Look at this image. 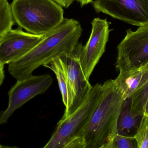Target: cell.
Here are the masks:
<instances>
[{
  "label": "cell",
  "instance_id": "obj_1",
  "mask_svg": "<svg viewBox=\"0 0 148 148\" xmlns=\"http://www.w3.org/2000/svg\"><path fill=\"white\" fill-rule=\"evenodd\" d=\"M82 33L78 21L65 18L60 26L44 34L29 52L9 63V73L17 81L30 76L39 67L73 52L79 43Z\"/></svg>",
  "mask_w": 148,
  "mask_h": 148
},
{
  "label": "cell",
  "instance_id": "obj_2",
  "mask_svg": "<svg viewBox=\"0 0 148 148\" xmlns=\"http://www.w3.org/2000/svg\"><path fill=\"white\" fill-rule=\"evenodd\" d=\"M115 79L101 87L100 96L80 138L81 148H108L118 134L117 121L126 101Z\"/></svg>",
  "mask_w": 148,
  "mask_h": 148
},
{
  "label": "cell",
  "instance_id": "obj_3",
  "mask_svg": "<svg viewBox=\"0 0 148 148\" xmlns=\"http://www.w3.org/2000/svg\"><path fill=\"white\" fill-rule=\"evenodd\" d=\"M10 5L15 23L34 34H47L65 19L62 6L54 0H13Z\"/></svg>",
  "mask_w": 148,
  "mask_h": 148
},
{
  "label": "cell",
  "instance_id": "obj_4",
  "mask_svg": "<svg viewBox=\"0 0 148 148\" xmlns=\"http://www.w3.org/2000/svg\"><path fill=\"white\" fill-rule=\"evenodd\" d=\"M101 84L92 86L80 106L71 115L62 118L44 148H81L80 138L100 96Z\"/></svg>",
  "mask_w": 148,
  "mask_h": 148
},
{
  "label": "cell",
  "instance_id": "obj_5",
  "mask_svg": "<svg viewBox=\"0 0 148 148\" xmlns=\"http://www.w3.org/2000/svg\"><path fill=\"white\" fill-rule=\"evenodd\" d=\"M116 67L119 71L139 68L148 63V25L127 34L117 46Z\"/></svg>",
  "mask_w": 148,
  "mask_h": 148
},
{
  "label": "cell",
  "instance_id": "obj_6",
  "mask_svg": "<svg viewBox=\"0 0 148 148\" xmlns=\"http://www.w3.org/2000/svg\"><path fill=\"white\" fill-rule=\"evenodd\" d=\"M53 79L49 74L31 75L17 81L9 91L8 104L0 112V125L5 124L16 109L35 96L46 92L52 85Z\"/></svg>",
  "mask_w": 148,
  "mask_h": 148
},
{
  "label": "cell",
  "instance_id": "obj_7",
  "mask_svg": "<svg viewBox=\"0 0 148 148\" xmlns=\"http://www.w3.org/2000/svg\"><path fill=\"white\" fill-rule=\"evenodd\" d=\"M91 3L97 13L134 26L148 25V0H95Z\"/></svg>",
  "mask_w": 148,
  "mask_h": 148
},
{
  "label": "cell",
  "instance_id": "obj_8",
  "mask_svg": "<svg viewBox=\"0 0 148 148\" xmlns=\"http://www.w3.org/2000/svg\"><path fill=\"white\" fill-rule=\"evenodd\" d=\"M107 19L95 18L91 22V33L86 45L83 46L80 61L84 75L89 80L100 58L105 52L110 30Z\"/></svg>",
  "mask_w": 148,
  "mask_h": 148
},
{
  "label": "cell",
  "instance_id": "obj_9",
  "mask_svg": "<svg viewBox=\"0 0 148 148\" xmlns=\"http://www.w3.org/2000/svg\"><path fill=\"white\" fill-rule=\"evenodd\" d=\"M44 35L24 32L20 27L11 29L0 38V62L8 64L21 58L36 46Z\"/></svg>",
  "mask_w": 148,
  "mask_h": 148
},
{
  "label": "cell",
  "instance_id": "obj_10",
  "mask_svg": "<svg viewBox=\"0 0 148 148\" xmlns=\"http://www.w3.org/2000/svg\"><path fill=\"white\" fill-rule=\"evenodd\" d=\"M82 47V43H79L73 52L60 57L66 68L73 98V113L82 103L92 87L89 80L85 77L80 63V54Z\"/></svg>",
  "mask_w": 148,
  "mask_h": 148
},
{
  "label": "cell",
  "instance_id": "obj_11",
  "mask_svg": "<svg viewBox=\"0 0 148 148\" xmlns=\"http://www.w3.org/2000/svg\"><path fill=\"white\" fill-rule=\"evenodd\" d=\"M148 80V63L135 69L119 71L115 79L126 100L142 87Z\"/></svg>",
  "mask_w": 148,
  "mask_h": 148
},
{
  "label": "cell",
  "instance_id": "obj_12",
  "mask_svg": "<svg viewBox=\"0 0 148 148\" xmlns=\"http://www.w3.org/2000/svg\"><path fill=\"white\" fill-rule=\"evenodd\" d=\"M43 66L50 69L56 75L65 107V112L62 118H66L73 113V98L64 63L60 57H58Z\"/></svg>",
  "mask_w": 148,
  "mask_h": 148
},
{
  "label": "cell",
  "instance_id": "obj_13",
  "mask_svg": "<svg viewBox=\"0 0 148 148\" xmlns=\"http://www.w3.org/2000/svg\"><path fill=\"white\" fill-rule=\"evenodd\" d=\"M130 99L124 102L117 121L118 134L123 135L136 127L137 119L139 117L130 111Z\"/></svg>",
  "mask_w": 148,
  "mask_h": 148
},
{
  "label": "cell",
  "instance_id": "obj_14",
  "mask_svg": "<svg viewBox=\"0 0 148 148\" xmlns=\"http://www.w3.org/2000/svg\"><path fill=\"white\" fill-rule=\"evenodd\" d=\"M148 98V80L146 84L136 91L130 99V111L137 116H142Z\"/></svg>",
  "mask_w": 148,
  "mask_h": 148
},
{
  "label": "cell",
  "instance_id": "obj_15",
  "mask_svg": "<svg viewBox=\"0 0 148 148\" xmlns=\"http://www.w3.org/2000/svg\"><path fill=\"white\" fill-rule=\"evenodd\" d=\"M15 23L8 0H0V38L12 29Z\"/></svg>",
  "mask_w": 148,
  "mask_h": 148
},
{
  "label": "cell",
  "instance_id": "obj_16",
  "mask_svg": "<svg viewBox=\"0 0 148 148\" xmlns=\"http://www.w3.org/2000/svg\"><path fill=\"white\" fill-rule=\"evenodd\" d=\"M142 117L134 137L137 148H148V116L143 115Z\"/></svg>",
  "mask_w": 148,
  "mask_h": 148
},
{
  "label": "cell",
  "instance_id": "obj_17",
  "mask_svg": "<svg viewBox=\"0 0 148 148\" xmlns=\"http://www.w3.org/2000/svg\"><path fill=\"white\" fill-rule=\"evenodd\" d=\"M137 148L134 137L126 136L117 134L115 136L108 148Z\"/></svg>",
  "mask_w": 148,
  "mask_h": 148
},
{
  "label": "cell",
  "instance_id": "obj_18",
  "mask_svg": "<svg viewBox=\"0 0 148 148\" xmlns=\"http://www.w3.org/2000/svg\"><path fill=\"white\" fill-rule=\"evenodd\" d=\"M62 7L67 8L76 0H54Z\"/></svg>",
  "mask_w": 148,
  "mask_h": 148
},
{
  "label": "cell",
  "instance_id": "obj_19",
  "mask_svg": "<svg viewBox=\"0 0 148 148\" xmlns=\"http://www.w3.org/2000/svg\"><path fill=\"white\" fill-rule=\"evenodd\" d=\"M4 64L0 62V87L3 83L5 74H4Z\"/></svg>",
  "mask_w": 148,
  "mask_h": 148
},
{
  "label": "cell",
  "instance_id": "obj_20",
  "mask_svg": "<svg viewBox=\"0 0 148 148\" xmlns=\"http://www.w3.org/2000/svg\"><path fill=\"white\" fill-rule=\"evenodd\" d=\"M76 1L80 3L82 7H83L84 6L91 3L93 1V0H76Z\"/></svg>",
  "mask_w": 148,
  "mask_h": 148
},
{
  "label": "cell",
  "instance_id": "obj_21",
  "mask_svg": "<svg viewBox=\"0 0 148 148\" xmlns=\"http://www.w3.org/2000/svg\"><path fill=\"white\" fill-rule=\"evenodd\" d=\"M143 115L148 116V98L146 102V105L144 108V113Z\"/></svg>",
  "mask_w": 148,
  "mask_h": 148
},
{
  "label": "cell",
  "instance_id": "obj_22",
  "mask_svg": "<svg viewBox=\"0 0 148 148\" xmlns=\"http://www.w3.org/2000/svg\"><path fill=\"white\" fill-rule=\"evenodd\" d=\"M16 147H7V146H2V145L0 144V148H15Z\"/></svg>",
  "mask_w": 148,
  "mask_h": 148
}]
</instances>
